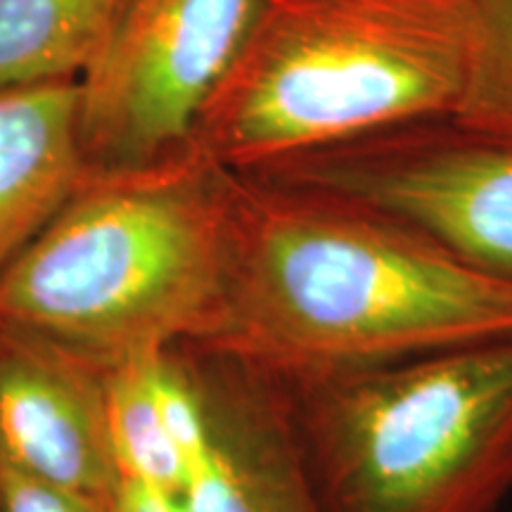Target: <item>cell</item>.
<instances>
[{
	"instance_id": "cell-2",
	"label": "cell",
	"mask_w": 512,
	"mask_h": 512,
	"mask_svg": "<svg viewBox=\"0 0 512 512\" xmlns=\"http://www.w3.org/2000/svg\"><path fill=\"white\" fill-rule=\"evenodd\" d=\"M233 171L192 147L88 174L0 273V325L114 366L138 351L197 347L226 290Z\"/></svg>"
},
{
	"instance_id": "cell-10",
	"label": "cell",
	"mask_w": 512,
	"mask_h": 512,
	"mask_svg": "<svg viewBox=\"0 0 512 512\" xmlns=\"http://www.w3.org/2000/svg\"><path fill=\"white\" fill-rule=\"evenodd\" d=\"M107 413L121 482L183 496L195 460L197 408L171 351H138L114 363Z\"/></svg>"
},
{
	"instance_id": "cell-5",
	"label": "cell",
	"mask_w": 512,
	"mask_h": 512,
	"mask_svg": "<svg viewBox=\"0 0 512 512\" xmlns=\"http://www.w3.org/2000/svg\"><path fill=\"white\" fill-rule=\"evenodd\" d=\"M261 0H124L79 81L88 174L155 164L188 147L204 102Z\"/></svg>"
},
{
	"instance_id": "cell-14",
	"label": "cell",
	"mask_w": 512,
	"mask_h": 512,
	"mask_svg": "<svg viewBox=\"0 0 512 512\" xmlns=\"http://www.w3.org/2000/svg\"><path fill=\"white\" fill-rule=\"evenodd\" d=\"M117 512H185V505L183 496H169L138 484H121Z\"/></svg>"
},
{
	"instance_id": "cell-7",
	"label": "cell",
	"mask_w": 512,
	"mask_h": 512,
	"mask_svg": "<svg viewBox=\"0 0 512 512\" xmlns=\"http://www.w3.org/2000/svg\"><path fill=\"white\" fill-rule=\"evenodd\" d=\"M110 363L36 332L0 325V467L114 508Z\"/></svg>"
},
{
	"instance_id": "cell-6",
	"label": "cell",
	"mask_w": 512,
	"mask_h": 512,
	"mask_svg": "<svg viewBox=\"0 0 512 512\" xmlns=\"http://www.w3.org/2000/svg\"><path fill=\"white\" fill-rule=\"evenodd\" d=\"M259 171L380 207L512 280V143L451 119L420 121Z\"/></svg>"
},
{
	"instance_id": "cell-9",
	"label": "cell",
	"mask_w": 512,
	"mask_h": 512,
	"mask_svg": "<svg viewBox=\"0 0 512 512\" xmlns=\"http://www.w3.org/2000/svg\"><path fill=\"white\" fill-rule=\"evenodd\" d=\"M79 81L0 88V273L88 176Z\"/></svg>"
},
{
	"instance_id": "cell-12",
	"label": "cell",
	"mask_w": 512,
	"mask_h": 512,
	"mask_svg": "<svg viewBox=\"0 0 512 512\" xmlns=\"http://www.w3.org/2000/svg\"><path fill=\"white\" fill-rule=\"evenodd\" d=\"M470 8V69L451 121L512 143V0H470Z\"/></svg>"
},
{
	"instance_id": "cell-4",
	"label": "cell",
	"mask_w": 512,
	"mask_h": 512,
	"mask_svg": "<svg viewBox=\"0 0 512 512\" xmlns=\"http://www.w3.org/2000/svg\"><path fill=\"white\" fill-rule=\"evenodd\" d=\"M280 382L325 512H498L512 496V337Z\"/></svg>"
},
{
	"instance_id": "cell-3",
	"label": "cell",
	"mask_w": 512,
	"mask_h": 512,
	"mask_svg": "<svg viewBox=\"0 0 512 512\" xmlns=\"http://www.w3.org/2000/svg\"><path fill=\"white\" fill-rule=\"evenodd\" d=\"M472 48L470 0H261L188 147L230 171L453 119Z\"/></svg>"
},
{
	"instance_id": "cell-1",
	"label": "cell",
	"mask_w": 512,
	"mask_h": 512,
	"mask_svg": "<svg viewBox=\"0 0 512 512\" xmlns=\"http://www.w3.org/2000/svg\"><path fill=\"white\" fill-rule=\"evenodd\" d=\"M510 337L512 280L356 197L233 171L226 290L197 349L292 380Z\"/></svg>"
},
{
	"instance_id": "cell-13",
	"label": "cell",
	"mask_w": 512,
	"mask_h": 512,
	"mask_svg": "<svg viewBox=\"0 0 512 512\" xmlns=\"http://www.w3.org/2000/svg\"><path fill=\"white\" fill-rule=\"evenodd\" d=\"M0 512H117L0 467Z\"/></svg>"
},
{
	"instance_id": "cell-11",
	"label": "cell",
	"mask_w": 512,
	"mask_h": 512,
	"mask_svg": "<svg viewBox=\"0 0 512 512\" xmlns=\"http://www.w3.org/2000/svg\"><path fill=\"white\" fill-rule=\"evenodd\" d=\"M124 0H0V88L81 81Z\"/></svg>"
},
{
	"instance_id": "cell-8",
	"label": "cell",
	"mask_w": 512,
	"mask_h": 512,
	"mask_svg": "<svg viewBox=\"0 0 512 512\" xmlns=\"http://www.w3.org/2000/svg\"><path fill=\"white\" fill-rule=\"evenodd\" d=\"M200 399L185 512H325L283 382L240 358L183 344Z\"/></svg>"
}]
</instances>
